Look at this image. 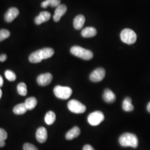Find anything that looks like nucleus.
I'll return each mask as SVG.
<instances>
[{"label":"nucleus","mask_w":150,"mask_h":150,"mask_svg":"<svg viewBox=\"0 0 150 150\" xmlns=\"http://www.w3.org/2000/svg\"><path fill=\"white\" fill-rule=\"evenodd\" d=\"M54 95L57 98L62 100H67L71 96L72 90L69 87L58 85L54 88Z\"/></svg>","instance_id":"20e7f679"},{"label":"nucleus","mask_w":150,"mask_h":150,"mask_svg":"<svg viewBox=\"0 0 150 150\" xmlns=\"http://www.w3.org/2000/svg\"><path fill=\"white\" fill-rule=\"evenodd\" d=\"M5 75L6 78L10 81H14L16 80V74L11 70L6 71Z\"/></svg>","instance_id":"b1692460"},{"label":"nucleus","mask_w":150,"mask_h":150,"mask_svg":"<svg viewBox=\"0 0 150 150\" xmlns=\"http://www.w3.org/2000/svg\"><path fill=\"white\" fill-rule=\"evenodd\" d=\"M122 108L126 112H130L134 110V107L132 104V100L130 97L125 98L122 103Z\"/></svg>","instance_id":"a211bd4d"},{"label":"nucleus","mask_w":150,"mask_h":150,"mask_svg":"<svg viewBox=\"0 0 150 150\" xmlns=\"http://www.w3.org/2000/svg\"><path fill=\"white\" fill-rule=\"evenodd\" d=\"M119 143L123 147L136 148L138 146L139 141L137 137L134 134L125 133L120 137Z\"/></svg>","instance_id":"f03ea898"},{"label":"nucleus","mask_w":150,"mask_h":150,"mask_svg":"<svg viewBox=\"0 0 150 150\" xmlns=\"http://www.w3.org/2000/svg\"><path fill=\"white\" fill-rule=\"evenodd\" d=\"M37 103H38L37 99L34 97L28 98L26 100L25 102V104L27 108V110H32L33 108H35V107H36V106L37 105Z\"/></svg>","instance_id":"aec40b11"},{"label":"nucleus","mask_w":150,"mask_h":150,"mask_svg":"<svg viewBox=\"0 0 150 150\" xmlns=\"http://www.w3.org/2000/svg\"><path fill=\"white\" fill-rule=\"evenodd\" d=\"M85 22V16L82 15H79L78 16H76L73 22L74 28L76 30H81L84 25Z\"/></svg>","instance_id":"dca6fc26"},{"label":"nucleus","mask_w":150,"mask_h":150,"mask_svg":"<svg viewBox=\"0 0 150 150\" xmlns=\"http://www.w3.org/2000/svg\"><path fill=\"white\" fill-rule=\"evenodd\" d=\"M105 75L106 72L105 69L102 67H99L91 73L90 75V79L92 82H98L104 79Z\"/></svg>","instance_id":"6e6552de"},{"label":"nucleus","mask_w":150,"mask_h":150,"mask_svg":"<svg viewBox=\"0 0 150 150\" xmlns=\"http://www.w3.org/2000/svg\"><path fill=\"white\" fill-rule=\"evenodd\" d=\"M5 145V141H0V147H3Z\"/></svg>","instance_id":"7c9ffc66"},{"label":"nucleus","mask_w":150,"mask_h":150,"mask_svg":"<svg viewBox=\"0 0 150 150\" xmlns=\"http://www.w3.org/2000/svg\"><path fill=\"white\" fill-rule=\"evenodd\" d=\"M10 36V32L8 30H5V29L0 30V42L9 38Z\"/></svg>","instance_id":"393cba45"},{"label":"nucleus","mask_w":150,"mask_h":150,"mask_svg":"<svg viewBox=\"0 0 150 150\" xmlns=\"http://www.w3.org/2000/svg\"><path fill=\"white\" fill-rule=\"evenodd\" d=\"M68 108L71 112L75 113H82L86 110V107L80 101L76 100H71L68 103Z\"/></svg>","instance_id":"423d86ee"},{"label":"nucleus","mask_w":150,"mask_h":150,"mask_svg":"<svg viewBox=\"0 0 150 150\" xmlns=\"http://www.w3.org/2000/svg\"><path fill=\"white\" fill-rule=\"evenodd\" d=\"M80 128L77 126H75L66 133V139L67 140H72L77 137L80 134Z\"/></svg>","instance_id":"2eb2a0df"},{"label":"nucleus","mask_w":150,"mask_h":150,"mask_svg":"<svg viewBox=\"0 0 150 150\" xmlns=\"http://www.w3.org/2000/svg\"><path fill=\"white\" fill-rule=\"evenodd\" d=\"M7 59V55L6 54H2L0 55V61L4 62Z\"/></svg>","instance_id":"c85d7f7f"},{"label":"nucleus","mask_w":150,"mask_h":150,"mask_svg":"<svg viewBox=\"0 0 150 150\" xmlns=\"http://www.w3.org/2000/svg\"><path fill=\"white\" fill-rule=\"evenodd\" d=\"M105 119V116L103 113L101 111H95L91 113L88 117L87 121L91 125V126H97L102 122Z\"/></svg>","instance_id":"0eeeda50"},{"label":"nucleus","mask_w":150,"mask_h":150,"mask_svg":"<svg viewBox=\"0 0 150 150\" xmlns=\"http://www.w3.org/2000/svg\"><path fill=\"white\" fill-rule=\"evenodd\" d=\"M120 38L124 43L132 45L136 41L137 35L133 30L129 28H126L121 32Z\"/></svg>","instance_id":"39448f33"},{"label":"nucleus","mask_w":150,"mask_h":150,"mask_svg":"<svg viewBox=\"0 0 150 150\" xmlns=\"http://www.w3.org/2000/svg\"><path fill=\"white\" fill-rule=\"evenodd\" d=\"M61 0H46L42 2L41 7L42 8H46L48 6L52 7H57L60 5Z\"/></svg>","instance_id":"412c9836"},{"label":"nucleus","mask_w":150,"mask_h":150,"mask_svg":"<svg viewBox=\"0 0 150 150\" xmlns=\"http://www.w3.org/2000/svg\"><path fill=\"white\" fill-rule=\"evenodd\" d=\"M3 84H4V79L0 75V87L3 86Z\"/></svg>","instance_id":"c756f323"},{"label":"nucleus","mask_w":150,"mask_h":150,"mask_svg":"<svg viewBox=\"0 0 150 150\" xmlns=\"http://www.w3.org/2000/svg\"><path fill=\"white\" fill-rule=\"evenodd\" d=\"M27 111V108L26 107L25 103H22L17 105L13 109V113L18 115H23Z\"/></svg>","instance_id":"6ab92c4d"},{"label":"nucleus","mask_w":150,"mask_h":150,"mask_svg":"<svg viewBox=\"0 0 150 150\" xmlns=\"http://www.w3.org/2000/svg\"><path fill=\"white\" fill-rule=\"evenodd\" d=\"M54 54V50L51 48H43L33 52L29 56L30 62L37 64L41 62L43 59H47L51 57Z\"/></svg>","instance_id":"f257e3e1"},{"label":"nucleus","mask_w":150,"mask_h":150,"mask_svg":"<svg viewBox=\"0 0 150 150\" xmlns=\"http://www.w3.org/2000/svg\"><path fill=\"white\" fill-rule=\"evenodd\" d=\"M56 115L53 111H50L47 113L45 117V122L48 125H51L54 123L56 120Z\"/></svg>","instance_id":"4be33fe9"},{"label":"nucleus","mask_w":150,"mask_h":150,"mask_svg":"<svg viewBox=\"0 0 150 150\" xmlns=\"http://www.w3.org/2000/svg\"><path fill=\"white\" fill-rule=\"evenodd\" d=\"M2 96V90H1V88H0V98H1Z\"/></svg>","instance_id":"473e14b6"},{"label":"nucleus","mask_w":150,"mask_h":150,"mask_svg":"<svg viewBox=\"0 0 150 150\" xmlns=\"http://www.w3.org/2000/svg\"><path fill=\"white\" fill-rule=\"evenodd\" d=\"M7 138V133L4 129H0V141H5Z\"/></svg>","instance_id":"bb28decb"},{"label":"nucleus","mask_w":150,"mask_h":150,"mask_svg":"<svg viewBox=\"0 0 150 150\" xmlns=\"http://www.w3.org/2000/svg\"><path fill=\"white\" fill-rule=\"evenodd\" d=\"M17 89L19 95L23 96H26L27 93V86L25 83L21 82L18 83L17 87Z\"/></svg>","instance_id":"5701e85b"},{"label":"nucleus","mask_w":150,"mask_h":150,"mask_svg":"<svg viewBox=\"0 0 150 150\" xmlns=\"http://www.w3.org/2000/svg\"><path fill=\"white\" fill-rule=\"evenodd\" d=\"M103 98L105 102L107 103H113L116 100V96L111 90L105 89L103 94Z\"/></svg>","instance_id":"4468645a"},{"label":"nucleus","mask_w":150,"mask_h":150,"mask_svg":"<svg viewBox=\"0 0 150 150\" xmlns=\"http://www.w3.org/2000/svg\"><path fill=\"white\" fill-rule=\"evenodd\" d=\"M70 52L75 56L84 60H90L93 57V54L91 51L78 46L72 47L70 49Z\"/></svg>","instance_id":"7ed1b4c3"},{"label":"nucleus","mask_w":150,"mask_h":150,"mask_svg":"<svg viewBox=\"0 0 150 150\" xmlns=\"http://www.w3.org/2000/svg\"><path fill=\"white\" fill-rule=\"evenodd\" d=\"M83 150H95V149L91 145H86L83 147Z\"/></svg>","instance_id":"cd10ccee"},{"label":"nucleus","mask_w":150,"mask_h":150,"mask_svg":"<svg viewBox=\"0 0 150 150\" xmlns=\"http://www.w3.org/2000/svg\"><path fill=\"white\" fill-rule=\"evenodd\" d=\"M23 150H38V148L30 143H26L23 145Z\"/></svg>","instance_id":"a878e982"},{"label":"nucleus","mask_w":150,"mask_h":150,"mask_svg":"<svg viewBox=\"0 0 150 150\" xmlns=\"http://www.w3.org/2000/svg\"><path fill=\"white\" fill-rule=\"evenodd\" d=\"M97 31L96 28L93 27H87L82 30L81 35L82 37L90 38L94 37L96 35Z\"/></svg>","instance_id":"f3484780"},{"label":"nucleus","mask_w":150,"mask_h":150,"mask_svg":"<svg viewBox=\"0 0 150 150\" xmlns=\"http://www.w3.org/2000/svg\"><path fill=\"white\" fill-rule=\"evenodd\" d=\"M52 80V75L50 73H46L39 75L37 78L38 84L40 86H45L49 85Z\"/></svg>","instance_id":"1a4fd4ad"},{"label":"nucleus","mask_w":150,"mask_h":150,"mask_svg":"<svg viewBox=\"0 0 150 150\" xmlns=\"http://www.w3.org/2000/svg\"><path fill=\"white\" fill-rule=\"evenodd\" d=\"M19 15V11L16 7H11L7 11L5 15V20L7 22L13 21Z\"/></svg>","instance_id":"9d476101"},{"label":"nucleus","mask_w":150,"mask_h":150,"mask_svg":"<svg viewBox=\"0 0 150 150\" xmlns=\"http://www.w3.org/2000/svg\"><path fill=\"white\" fill-rule=\"evenodd\" d=\"M51 18V14L47 11L41 12L38 16L35 18V22L36 25H39L43 22L47 21Z\"/></svg>","instance_id":"ddd939ff"},{"label":"nucleus","mask_w":150,"mask_h":150,"mask_svg":"<svg viewBox=\"0 0 150 150\" xmlns=\"http://www.w3.org/2000/svg\"><path fill=\"white\" fill-rule=\"evenodd\" d=\"M66 11H67L66 6L60 4L59 6H57L55 10L53 16L54 21L56 22L59 21L61 17L64 15Z\"/></svg>","instance_id":"9b49d317"},{"label":"nucleus","mask_w":150,"mask_h":150,"mask_svg":"<svg viewBox=\"0 0 150 150\" xmlns=\"http://www.w3.org/2000/svg\"><path fill=\"white\" fill-rule=\"evenodd\" d=\"M147 110L148 112L150 113V102L148 103V105L147 106Z\"/></svg>","instance_id":"2f4dec72"},{"label":"nucleus","mask_w":150,"mask_h":150,"mask_svg":"<svg viewBox=\"0 0 150 150\" xmlns=\"http://www.w3.org/2000/svg\"><path fill=\"white\" fill-rule=\"evenodd\" d=\"M36 139L40 143H44L47 139V131L44 127L38 128L36 133Z\"/></svg>","instance_id":"f8f14e48"}]
</instances>
